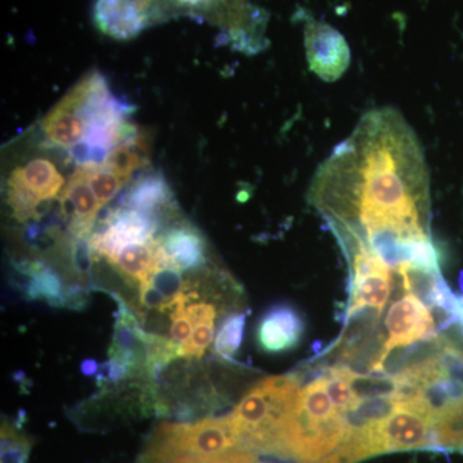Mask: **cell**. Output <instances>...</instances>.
Masks as SVG:
<instances>
[{"instance_id": "1", "label": "cell", "mask_w": 463, "mask_h": 463, "mask_svg": "<svg viewBox=\"0 0 463 463\" xmlns=\"http://www.w3.org/2000/svg\"><path fill=\"white\" fill-rule=\"evenodd\" d=\"M309 201L330 227L361 241L385 230L431 236L428 165L403 115L381 108L362 116L317 170Z\"/></svg>"}, {"instance_id": "2", "label": "cell", "mask_w": 463, "mask_h": 463, "mask_svg": "<svg viewBox=\"0 0 463 463\" xmlns=\"http://www.w3.org/2000/svg\"><path fill=\"white\" fill-rule=\"evenodd\" d=\"M300 392V380L286 374L260 381L246 392L230 414L240 447L279 455L283 430Z\"/></svg>"}, {"instance_id": "3", "label": "cell", "mask_w": 463, "mask_h": 463, "mask_svg": "<svg viewBox=\"0 0 463 463\" xmlns=\"http://www.w3.org/2000/svg\"><path fill=\"white\" fill-rule=\"evenodd\" d=\"M237 447L240 437L230 416L194 423H163L155 432L143 463L213 458Z\"/></svg>"}, {"instance_id": "4", "label": "cell", "mask_w": 463, "mask_h": 463, "mask_svg": "<svg viewBox=\"0 0 463 463\" xmlns=\"http://www.w3.org/2000/svg\"><path fill=\"white\" fill-rule=\"evenodd\" d=\"M364 431L370 457L434 447V421L414 402L398 403L386 419L365 426Z\"/></svg>"}, {"instance_id": "5", "label": "cell", "mask_w": 463, "mask_h": 463, "mask_svg": "<svg viewBox=\"0 0 463 463\" xmlns=\"http://www.w3.org/2000/svg\"><path fill=\"white\" fill-rule=\"evenodd\" d=\"M304 35L310 70L327 83L339 80L350 65L345 38L335 27L310 17L307 18Z\"/></svg>"}, {"instance_id": "6", "label": "cell", "mask_w": 463, "mask_h": 463, "mask_svg": "<svg viewBox=\"0 0 463 463\" xmlns=\"http://www.w3.org/2000/svg\"><path fill=\"white\" fill-rule=\"evenodd\" d=\"M157 224L156 215L125 207L116 210L106 219L102 230L91 237L90 251L109 260L125 246L154 240Z\"/></svg>"}, {"instance_id": "7", "label": "cell", "mask_w": 463, "mask_h": 463, "mask_svg": "<svg viewBox=\"0 0 463 463\" xmlns=\"http://www.w3.org/2000/svg\"><path fill=\"white\" fill-rule=\"evenodd\" d=\"M385 327L388 331L385 350L439 334L431 310L410 292L390 306Z\"/></svg>"}, {"instance_id": "8", "label": "cell", "mask_w": 463, "mask_h": 463, "mask_svg": "<svg viewBox=\"0 0 463 463\" xmlns=\"http://www.w3.org/2000/svg\"><path fill=\"white\" fill-rule=\"evenodd\" d=\"M90 87V74L76 84L43 118V130L53 145L71 149L83 141L87 121L81 108Z\"/></svg>"}, {"instance_id": "9", "label": "cell", "mask_w": 463, "mask_h": 463, "mask_svg": "<svg viewBox=\"0 0 463 463\" xmlns=\"http://www.w3.org/2000/svg\"><path fill=\"white\" fill-rule=\"evenodd\" d=\"M306 334V319L297 307L276 304L261 316L257 327L260 350L268 354H281L295 349Z\"/></svg>"}, {"instance_id": "10", "label": "cell", "mask_w": 463, "mask_h": 463, "mask_svg": "<svg viewBox=\"0 0 463 463\" xmlns=\"http://www.w3.org/2000/svg\"><path fill=\"white\" fill-rule=\"evenodd\" d=\"M61 206L65 215L71 216L70 231L72 234L78 239L87 237L102 207L88 182L87 167H79L69 179L61 194Z\"/></svg>"}, {"instance_id": "11", "label": "cell", "mask_w": 463, "mask_h": 463, "mask_svg": "<svg viewBox=\"0 0 463 463\" xmlns=\"http://www.w3.org/2000/svg\"><path fill=\"white\" fill-rule=\"evenodd\" d=\"M93 21L97 29L115 41H130L147 26V17L133 0H96Z\"/></svg>"}, {"instance_id": "12", "label": "cell", "mask_w": 463, "mask_h": 463, "mask_svg": "<svg viewBox=\"0 0 463 463\" xmlns=\"http://www.w3.org/2000/svg\"><path fill=\"white\" fill-rule=\"evenodd\" d=\"M38 203L56 199L65 185V178L48 158H33L24 167H17L12 175Z\"/></svg>"}, {"instance_id": "13", "label": "cell", "mask_w": 463, "mask_h": 463, "mask_svg": "<svg viewBox=\"0 0 463 463\" xmlns=\"http://www.w3.org/2000/svg\"><path fill=\"white\" fill-rule=\"evenodd\" d=\"M173 263L181 270L201 269L206 263L205 240L196 228L191 225H176L161 237Z\"/></svg>"}, {"instance_id": "14", "label": "cell", "mask_w": 463, "mask_h": 463, "mask_svg": "<svg viewBox=\"0 0 463 463\" xmlns=\"http://www.w3.org/2000/svg\"><path fill=\"white\" fill-rule=\"evenodd\" d=\"M172 192L160 173L143 174L130 185L124 196L125 209L156 215L169 206Z\"/></svg>"}, {"instance_id": "15", "label": "cell", "mask_w": 463, "mask_h": 463, "mask_svg": "<svg viewBox=\"0 0 463 463\" xmlns=\"http://www.w3.org/2000/svg\"><path fill=\"white\" fill-rule=\"evenodd\" d=\"M160 246V240L156 239L132 243L118 250L109 260L121 276L139 285L148 279L156 265Z\"/></svg>"}, {"instance_id": "16", "label": "cell", "mask_w": 463, "mask_h": 463, "mask_svg": "<svg viewBox=\"0 0 463 463\" xmlns=\"http://www.w3.org/2000/svg\"><path fill=\"white\" fill-rule=\"evenodd\" d=\"M148 156V136L146 133L138 132L137 136L112 148L106 157L103 166L108 167L128 183L137 170L147 165Z\"/></svg>"}, {"instance_id": "17", "label": "cell", "mask_w": 463, "mask_h": 463, "mask_svg": "<svg viewBox=\"0 0 463 463\" xmlns=\"http://www.w3.org/2000/svg\"><path fill=\"white\" fill-rule=\"evenodd\" d=\"M24 273L30 277L27 295L32 298H44L53 307H65L66 295L57 273L44 264H26Z\"/></svg>"}, {"instance_id": "18", "label": "cell", "mask_w": 463, "mask_h": 463, "mask_svg": "<svg viewBox=\"0 0 463 463\" xmlns=\"http://www.w3.org/2000/svg\"><path fill=\"white\" fill-rule=\"evenodd\" d=\"M349 381L358 402L371 398L397 397L398 394V380L388 374H364L350 370Z\"/></svg>"}, {"instance_id": "19", "label": "cell", "mask_w": 463, "mask_h": 463, "mask_svg": "<svg viewBox=\"0 0 463 463\" xmlns=\"http://www.w3.org/2000/svg\"><path fill=\"white\" fill-rule=\"evenodd\" d=\"M245 323L246 313H233L224 319L215 337L216 354L225 359L233 358L242 344Z\"/></svg>"}, {"instance_id": "20", "label": "cell", "mask_w": 463, "mask_h": 463, "mask_svg": "<svg viewBox=\"0 0 463 463\" xmlns=\"http://www.w3.org/2000/svg\"><path fill=\"white\" fill-rule=\"evenodd\" d=\"M84 166L87 167L88 182H90L91 190L99 199L100 206L108 205L109 201L118 194V191L127 184L124 179L116 175L106 166Z\"/></svg>"}, {"instance_id": "21", "label": "cell", "mask_w": 463, "mask_h": 463, "mask_svg": "<svg viewBox=\"0 0 463 463\" xmlns=\"http://www.w3.org/2000/svg\"><path fill=\"white\" fill-rule=\"evenodd\" d=\"M215 322L197 323L194 326L190 339L178 346V356L182 358H201L214 341Z\"/></svg>"}, {"instance_id": "22", "label": "cell", "mask_w": 463, "mask_h": 463, "mask_svg": "<svg viewBox=\"0 0 463 463\" xmlns=\"http://www.w3.org/2000/svg\"><path fill=\"white\" fill-rule=\"evenodd\" d=\"M173 461H182L184 463H265L260 458H258L257 456L252 455L251 452H243V450L228 452L224 453V455L207 459L178 458L173 459Z\"/></svg>"}, {"instance_id": "23", "label": "cell", "mask_w": 463, "mask_h": 463, "mask_svg": "<svg viewBox=\"0 0 463 463\" xmlns=\"http://www.w3.org/2000/svg\"><path fill=\"white\" fill-rule=\"evenodd\" d=\"M81 370H83L85 374H93L97 373V370H99V365H97L96 362L87 361L84 362Z\"/></svg>"}, {"instance_id": "24", "label": "cell", "mask_w": 463, "mask_h": 463, "mask_svg": "<svg viewBox=\"0 0 463 463\" xmlns=\"http://www.w3.org/2000/svg\"><path fill=\"white\" fill-rule=\"evenodd\" d=\"M178 2L183 3V5H199L201 3L209 2V0H178Z\"/></svg>"}]
</instances>
